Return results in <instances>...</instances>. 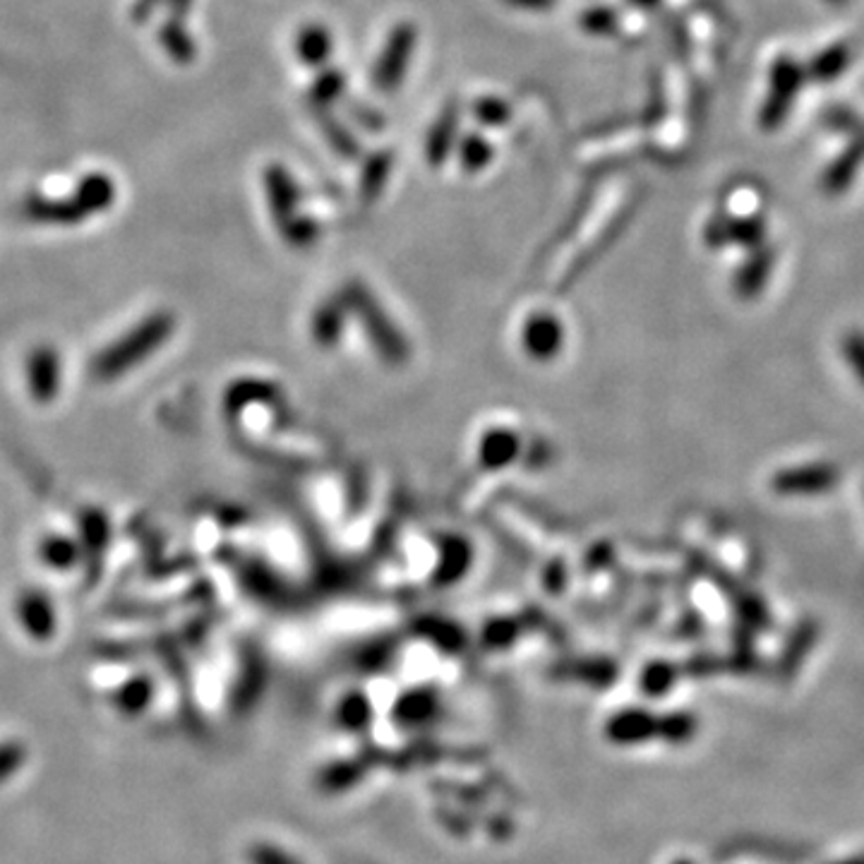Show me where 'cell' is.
<instances>
[{
    "instance_id": "277c9868",
    "label": "cell",
    "mask_w": 864,
    "mask_h": 864,
    "mask_svg": "<svg viewBox=\"0 0 864 864\" xmlns=\"http://www.w3.org/2000/svg\"><path fill=\"white\" fill-rule=\"evenodd\" d=\"M17 617L22 627L29 631L34 639H49L55 629V613L46 593L27 591L17 601Z\"/></svg>"
},
{
    "instance_id": "4fadbf2b",
    "label": "cell",
    "mask_w": 864,
    "mask_h": 864,
    "mask_svg": "<svg viewBox=\"0 0 864 864\" xmlns=\"http://www.w3.org/2000/svg\"><path fill=\"white\" fill-rule=\"evenodd\" d=\"M341 87H343V77L337 71H329L315 83V97L320 101H329L339 95Z\"/></svg>"
},
{
    "instance_id": "7a4b0ae2",
    "label": "cell",
    "mask_w": 864,
    "mask_h": 864,
    "mask_svg": "<svg viewBox=\"0 0 864 864\" xmlns=\"http://www.w3.org/2000/svg\"><path fill=\"white\" fill-rule=\"evenodd\" d=\"M413 46H416V29L411 25H399L387 41V46L379 53V61L375 65V87L389 91L401 85L406 67L411 63Z\"/></svg>"
},
{
    "instance_id": "7c38bea8",
    "label": "cell",
    "mask_w": 864,
    "mask_h": 864,
    "mask_svg": "<svg viewBox=\"0 0 864 864\" xmlns=\"http://www.w3.org/2000/svg\"><path fill=\"white\" fill-rule=\"evenodd\" d=\"M161 41L168 49L171 55L176 58H190L192 53V41L188 39V34L183 32L178 25H171L164 32H161Z\"/></svg>"
},
{
    "instance_id": "52a82bcc",
    "label": "cell",
    "mask_w": 864,
    "mask_h": 864,
    "mask_svg": "<svg viewBox=\"0 0 864 864\" xmlns=\"http://www.w3.org/2000/svg\"><path fill=\"white\" fill-rule=\"evenodd\" d=\"M79 528H83V548H85V555L89 560V572L95 574L97 560H101V552L109 543L107 516L97 510H91L83 518H79Z\"/></svg>"
},
{
    "instance_id": "5b68a950",
    "label": "cell",
    "mask_w": 864,
    "mask_h": 864,
    "mask_svg": "<svg viewBox=\"0 0 864 864\" xmlns=\"http://www.w3.org/2000/svg\"><path fill=\"white\" fill-rule=\"evenodd\" d=\"M334 49V41H331V32L322 25H305L301 32H298V39H296V53L301 58L303 65L310 67H320L329 61Z\"/></svg>"
},
{
    "instance_id": "3957f363",
    "label": "cell",
    "mask_w": 864,
    "mask_h": 864,
    "mask_svg": "<svg viewBox=\"0 0 864 864\" xmlns=\"http://www.w3.org/2000/svg\"><path fill=\"white\" fill-rule=\"evenodd\" d=\"M61 379H63V365H61V355L55 353V349H51V346H39V349H34L27 361L29 395L41 403H49L58 391H61Z\"/></svg>"
},
{
    "instance_id": "6da1fadb",
    "label": "cell",
    "mask_w": 864,
    "mask_h": 864,
    "mask_svg": "<svg viewBox=\"0 0 864 864\" xmlns=\"http://www.w3.org/2000/svg\"><path fill=\"white\" fill-rule=\"evenodd\" d=\"M164 334H166V322L161 317L142 322L140 327L133 329L130 334H125L123 339L111 343L109 349H103L99 355H95V361H91V375L97 379H103V383L113 377H121L125 371H130L135 363H140L161 341Z\"/></svg>"
},
{
    "instance_id": "8fae6325",
    "label": "cell",
    "mask_w": 864,
    "mask_h": 864,
    "mask_svg": "<svg viewBox=\"0 0 864 864\" xmlns=\"http://www.w3.org/2000/svg\"><path fill=\"white\" fill-rule=\"evenodd\" d=\"M476 118L486 125H504L510 121V107L500 99H480L476 103Z\"/></svg>"
},
{
    "instance_id": "2e32d148",
    "label": "cell",
    "mask_w": 864,
    "mask_h": 864,
    "mask_svg": "<svg viewBox=\"0 0 864 864\" xmlns=\"http://www.w3.org/2000/svg\"><path fill=\"white\" fill-rule=\"evenodd\" d=\"M848 864H864V862H848Z\"/></svg>"
},
{
    "instance_id": "5bb4252c",
    "label": "cell",
    "mask_w": 864,
    "mask_h": 864,
    "mask_svg": "<svg viewBox=\"0 0 864 864\" xmlns=\"http://www.w3.org/2000/svg\"><path fill=\"white\" fill-rule=\"evenodd\" d=\"M504 3H510L514 8H522V10H550L555 5V0H504Z\"/></svg>"
},
{
    "instance_id": "9c48e42d",
    "label": "cell",
    "mask_w": 864,
    "mask_h": 864,
    "mask_svg": "<svg viewBox=\"0 0 864 864\" xmlns=\"http://www.w3.org/2000/svg\"><path fill=\"white\" fill-rule=\"evenodd\" d=\"M452 133H454V121H452V118H444V121L433 130L430 140H428V156H430L433 164H437V161H444V159H447L449 147H452V140H454V135H452Z\"/></svg>"
},
{
    "instance_id": "8992f818",
    "label": "cell",
    "mask_w": 864,
    "mask_h": 864,
    "mask_svg": "<svg viewBox=\"0 0 864 864\" xmlns=\"http://www.w3.org/2000/svg\"><path fill=\"white\" fill-rule=\"evenodd\" d=\"M75 202L79 204V210H83L85 216L89 214H99L111 206L115 192H113V180L109 176H103V173H91V176L83 178V183L75 188Z\"/></svg>"
},
{
    "instance_id": "9a60e30c",
    "label": "cell",
    "mask_w": 864,
    "mask_h": 864,
    "mask_svg": "<svg viewBox=\"0 0 864 864\" xmlns=\"http://www.w3.org/2000/svg\"><path fill=\"white\" fill-rule=\"evenodd\" d=\"M154 3H159V0H142V5H147V8H152Z\"/></svg>"
},
{
    "instance_id": "30bf717a",
    "label": "cell",
    "mask_w": 864,
    "mask_h": 864,
    "mask_svg": "<svg viewBox=\"0 0 864 864\" xmlns=\"http://www.w3.org/2000/svg\"><path fill=\"white\" fill-rule=\"evenodd\" d=\"M461 159L466 168H483L492 159V147L483 137H466L461 145Z\"/></svg>"
},
{
    "instance_id": "ba28073f",
    "label": "cell",
    "mask_w": 864,
    "mask_h": 864,
    "mask_svg": "<svg viewBox=\"0 0 864 864\" xmlns=\"http://www.w3.org/2000/svg\"><path fill=\"white\" fill-rule=\"evenodd\" d=\"M41 558L46 564H51L55 569H67L71 564L77 562L79 548L77 543H73V540H67L63 536H51L41 543Z\"/></svg>"
}]
</instances>
